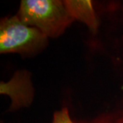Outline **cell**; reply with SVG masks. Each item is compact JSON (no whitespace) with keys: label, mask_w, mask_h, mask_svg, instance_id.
Returning a JSON list of instances; mask_svg holds the SVG:
<instances>
[{"label":"cell","mask_w":123,"mask_h":123,"mask_svg":"<svg viewBox=\"0 0 123 123\" xmlns=\"http://www.w3.org/2000/svg\"><path fill=\"white\" fill-rule=\"evenodd\" d=\"M63 2L74 20L84 23L93 33L97 32L98 23L91 1L66 0Z\"/></svg>","instance_id":"4"},{"label":"cell","mask_w":123,"mask_h":123,"mask_svg":"<svg viewBox=\"0 0 123 123\" xmlns=\"http://www.w3.org/2000/svg\"><path fill=\"white\" fill-rule=\"evenodd\" d=\"M18 17L47 38L61 35L74 20L64 2L57 0H23Z\"/></svg>","instance_id":"1"},{"label":"cell","mask_w":123,"mask_h":123,"mask_svg":"<svg viewBox=\"0 0 123 123\" xmlns=\"http://www.w3.org/2000/svg\"><path fill=\"white\" fill-rule=\"evenodd\" d=\"M1 93L7 94L12 99V107L16 109L30 104L33 98V88L30 75L18 72L8 83L1 82Z\"/></svg>","instance_id":"3"},{"label":"cell","mask_w":123,"mask_h":123,"mask_svg":"<svg viewBox=\"0 0 123 123\" xmlns=\"http://www.w3.org/2000/svg\"><path fill=\"white\" fill-rule=\"evenodd\" d=\"M51 123H74L70 119L67 108H63L56 111L53 115V121Z\"/></svg>","instance_id":"5"},{"label":"cell","mask_w":123,"mask_h":123,"mask_svg":"<svg viewBox=\"0 0 123 123\" xmlns=\"http://www.w3.org/2000/svg\"><path fill=\"white\" fill-rule=\"evenodd\" d=\"M47 43L46 36L38 29L25 24L18 15L1 21V53H35L44 48Z\"/></svg>","instance_id":"2"}]
</instances>
